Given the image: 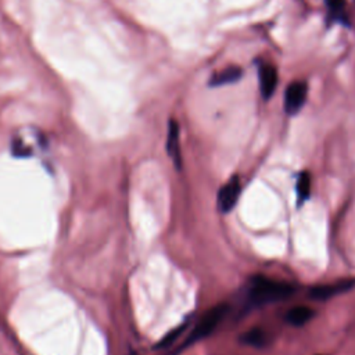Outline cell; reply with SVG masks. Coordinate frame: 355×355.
<instances>
[{
  "mask_svg": "<svg viewBox=\"0 0 355 355\" xmlns=\"http://www.w3.org/2000/svg\"><path fill=\"white\" fill-rule=\"evenodd\" d=\"M227 312V306L226 305H216L214 308H211L200 320L198 323L194 326L193 331L189 334V337L186 338V341L183 343V345L180 348L189 347L193 343L207 337L208 334H211V331L219 324V322L223 319V316Z\"/></svg>",
  "mask_w": 355,
  "mask_h": 355,
  "instance_id": "2",
  "label": "cell"
},
{
  "mask_svg": "<svg viewBox=\"0 0 355 355\" xmlns=\"http://www.w3.org/2000/svg\"><path fill=\"white\" fill-rule=\"evenodd\" d=\"M166 150L178 168H180L182 157L179 148V125L175 119H171L168 123V137H166Z\"/></svg>",
  "mask_w": 355,
  "mask_h": 355,
  "instance_id": "6",
  "label": "cell"
},
{
  "mask_svg": "<svg viewBox=\"0 0 355 355\" xmlns=\"http://www.w3.org/2000/svg\"><path fill=\"white\" fill-rule=\"evenodd\" d=\"M315 312L313 309H311L309 306H295V308H291L287 315H286V319L287 322L291 324V326H302L305 324L306 322H309L312 318H313Z\"/></svg>",
  "mask_w": 355,
  "mask_h": 355,
  "instance_id": "8",
  "label": "cell"
},
{
  "mask_svg": "<svg viewBox=\"0 0 355 355\" xmlns=\"http://www.w3.org/2000/svg\"><path fill=\"white\" fill-rule=\"evenodd\" d=\"M184 327H186V323H183L182 326H179L178 329H175V330H172V331H169L157 345H155V348H165V347H168V345H171L178 337H179V334L184 330Z\"/></svg>",
  "mask_w": 355,
  "mask_h": 355,
  "instance_id": "13",
  "label": "cell"
},
{
  "mask_svg": "<svg viewBox=\"0 0 355 355\" xmlns=\"http://www.w3.org/2000/svg\"><path fill=\"white\" fill-rule=\"evenodd\" d=\"M240 196V180L237 176L230 178L218 194V207L222 212H229L236 205Z\"/></svg>",
  "mask_w": 355,
  "mask_h": 355,
  "instance_id": "4",
  "label": "cell"
},
{
  "mask_svg": "<svg viewBox=\"0 0 355 355\" xmlns=\"http://www.w3.org/2000/svg\"><path fill=\"white\" fill-rule=\"evenodd\" d=\"M132 355H133V354H132Z\"/></svg>",
  "mask_w": 355,
  "mask_h": 355,
  "instance_id": "14",
  "label": "cell"
},
{
  "mask_svg": "<svg viewBox=\"0 0 355 355\" xmlns=\"http://www.w3.org/2000/svg\"><path fill=\"white\" fill-rule=\"evenodd\" d=\"M243 76V69L237 65H232V67H226L225 69L214 73L208 82V85L211 87H219V86H225V85H230L237 82L240 78Z\"/></svg>",
  "mask_w": 355,
  "mask_h": 355,
  "instance_id": "7",
  "label": "cell"
},
{
  "mask_svg": "<svg viewBox=\"0 0 355 355\" xmlns=\"http://www.w3.org/2000/svg\"><path fill=\"white\" fill-rule=\"evenodd\" d=\"M293 293H294L293 286H290L287 283H282V282L269 280V279L259 276L252 280V286L250 288L248 297L252 304L263 305V304L286 300Z\"/></svg>",
  "mask_w": 355,
  "mask_h": 355,
  "instance_id": "1",
  "label": "cell"
},
{
  "mask_svg": "<svg viewBox=\"0 0 355 355\" xmlns=\"http://www.w3.org/2000/svg\"><path fill=\"white\" fill-rule=\"evenodd\" d=\"M349 286V283H338L336 286H319L311 290V297L316 300H326L347 290Z\"/></svg>",
  "mask_w": 355,
  "mask_h": 355,
  "instance_id": "9",
  "label": "cell"
},
{
  "mask_svg": "<svg viewBox=\"0 0 355 355\" xmlns=\"http://www.w3.org/2000/svg\"><path fill=\"white\" fill-rule=\"evenodd\" d=\"M297 198H298V204H301L302 201L308 200L309 193H311V176L308 172H302L300 173L298 179H297Z\"/></svg>",
  "mask_w": 355,
  "mask_h": 355,
  "instance_id": "11",
  "label": "cell"
},
{
  "mask_svg": "<svg viewBox=\"0 0 355 355\" xmlns=\"http://www.w3.org/2000/svg\"><path fill=\"white\" fill-rule=\"evenodd\" d=\"M326 6L330 14V19H334L337 22L341 24H347L348 22V17H347V6H345V0H326Z\"/></svg>",
  "mask_w": 355,
  "mask_h": 355,
  "instance_id": "10",
  "label": "cell"
},
{
  "mask_svg": "<svg viewBox=\"0 0 355 355\" xmlns=\"http://www.w3.org/2000/svg\"><path fill=\"white\" fill-rule=\"evenodd\" d=\"M241 341H244L245 344L254 345V347H263L266 343V336L262 330L259 329H252L250 331H247L243 337Z\"/></svg>",
  "mask_w": 355,
  "mask_h": 355,
  "instance_id": "12",
  "label": "cell"
},
{
  "mask_svg": "<svg viewBox=\"0 0 355 355\" xmlns=\"http://www.w3.org/2000/svg\"><path fill=\"white\" fill-rule=\"evenodd\" d=\"M308 86L302 80L291 82L284 92V111L288 115H295L304 107L306 100Z\"/></svg>",
  "mask_w": 355,
  "mask_h": 355,
  "instance_id": "3",
  "label": "cell"
},
{
  "mask_svg": "<svg viewBox=\"0 0 355 355\" xmlns=\"http://www.w3.org/2000/svg\"><path fill=\"white\" fill-rule=\"evenodd\" d=\"M258 79H259V92L263 100L270 98L275 94L277 86V71L272 64L262 62L258 67Z\"/></svg>",
  "mask_w": 355,
  "mask_h": 355,
  "instance_id": "5",
  "label": "cell"
}]
</instances>
